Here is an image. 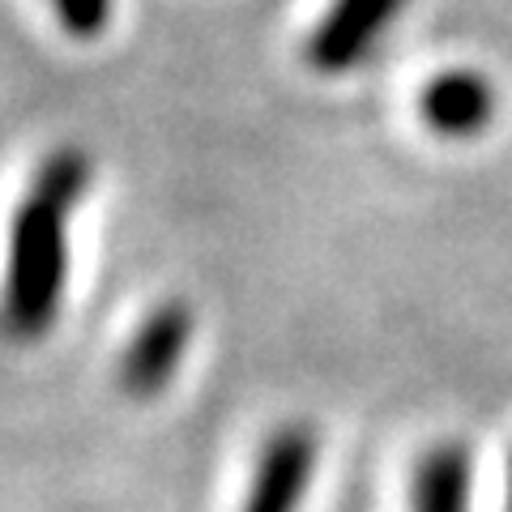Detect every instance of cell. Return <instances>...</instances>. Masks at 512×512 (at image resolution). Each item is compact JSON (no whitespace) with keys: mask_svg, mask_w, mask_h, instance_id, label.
I'll return each instance as SVG.
<instances>
[{"mask_svg":"<svg viewBox=\"0 0 512 512\" xmlns=\"http://www.w3.org/2000/svg\"><path fill=\"white\" fill-rule=\"evenodd\" d=\"M52 9H56V22L64 26V35L90 43L111 26L116 0H52Z\"/></svg>","mask_w":512,"mask_h":512,"instance_id":"52a82bcc","label":"cell"},{"mask_svg":"<svg viewBox=\"0 0 512 512\" xmlns=\"http://www.w3.org/2000/svg\"><path fill=\"white\" fill-rule=\"evenodd\" d=\"M495 116V90L483 73L474 69H453L440 73L436 82L423 90V120L436 128L440 137L466 141L483 133Z\"/></svg>","mask_w":512,"mask_h":512,"instance_id":"5b68a950","label":"cell"},{"mask_svg":"<svg viewBox=\"0 0 512 512\" xmlns=\"http://www.w3.org/2000/svg\"><path fill=\"white\" fill-rule=\"evenodd\" d=\"M192 342V312L184 299H167L141 320L120 355V389L128 397H158L175 380Z\"/></svg>","mask_w":512,"mask_h":512,"instance_id":"7a4b0ae2","label":"cell"},{"mask_svg":"<svg viewBox=\"0 0 512 512\" xmlns=\"http://www.w3.org/2000/svg\"><path fill=\"white\" fill-rule=\"evenodd\" d=\"M470 453L461 444H436L414 470V512H466Z\"/></svg>","mask_w":512,"mask_h":512,"instance_id":"8992f818","label":"cell"},{"mask_svg":"<svg viewBox=\"0 0 512 512\" xmlns=\"http://www.w3.org/2000/svg\"><path fill=\"white\" fill-rule=\"evenodd\" d=\"M316 436L299 423L278 427L265 440L261 461L252 470V483L239 512H299V500L312 487L316 474Z\"/></svg>","mask_w":512,"mask_h":512,"instance_id":"277c9868","label":"cell"},{"mask_svg":"<svg viewBox=\"0 0 512 512\" xmlns=\"http://www.w3.org/2000/svg\"><path fill=\"white\" fill-rule=\"evenodd\" d=\"M508 512H512V466H508Z\"/></svg>","mask_w":512,"mask_h":512,"instance_id":"ba28073f","label":"cell"},{"mask_svg":"<svg viewBox=\"0 0 512 512\" xmlns=\"http://www.w3.org/2000/svg\"><path fill=\"white\" fill-rule=\"evenodd\" d=\"M402 9L406 0H333L303 43V60L325 77L350 73L380 43V35Z\"/></svg>","mask_w":512,"mask_h":512,"instance_id":"3957f363","label":"cell"},{"mask_svg":"<svg viewBox=\"0 0 512 512\" xmlns=\"http://www.w3.org/2000/svg\"><path fill=\"white\" fill-rule=\"evenodd\" d=\"M90 188V158L82 150L47 154L9 227L0 329L13 342H39L60 316L69 278V222Z\"/></svg>","mask_w":512,"mask_h":512,"instance_id":"6da1fadb","label":"cell"}]
</instances>
